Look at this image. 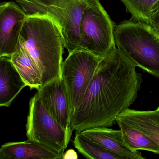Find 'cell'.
I'll list each match as a JSON object with an SVG mask.
<instances>
[{"mask_svg":"<svg viewBox=\"0 0 159 159\" xmlns=\"http://www.w3.org/2000/svg\"><path fill=\"white\" fill-rule=\"evenodd\" d=\"M80 132L104 149L119 156L121 159H145L140 152L127 145L120 130H113L107 127H95Z\"/></svg>","mask_w":159,"mask_h":159,"instance_id":"obj_10","label":"cell"},{"mask_svg":"<svg viewBox=\"0 0 159 159\" xmlns=\"http://www.w3.org/2000/svg\"><path fill=\"white\" fill-rule=\"evenodd\" d=\"M78 151L87 159H121L120 157L104 149L99 145L77 132L73 141Z\"/></svg>","mask_w":159,"mask_h":159,"instance_id":"obj_16","label":"cell"},{"mask_svg":"<svg viewBox=\"0 0 159 159\" xmlns=\"http://www.w3.org/2000/svg\"><path fill=\"white\" fill-rule=\"evenodd\" d=\"M157 109L159 110V106L158 107V108H157Z\"/></svg>","mask_w":159,"mask_h":159,"instance_id":"obj_21","label":"cell"},{"mask_svg":"<svg viewBox=\"0 0 159 159\" xmlns=\"http://www.w3.org/2000/svg\"><path fill=\"white\" fill-rule=\"evenodd\" d=\"M115 26L99 0H88L80 25V49L99 57L107 55L116 47Z\"/></svg>","mask_w":159,"mask_h":159,"instance_id":"obj_5","label":"cell"},{"mask_svg":"<svg viewBox=\"0 0 159 159\" xmlns=\"http://www.w3.org/2000/svg\"><path fill=\"white\" fill-rule=\"evenodd\" d=\"M19 45L39 66L42 85L60 77L65 47L60 28L51 17L27 15L20 31Z\"/></svg>","mask_w":159,"mask_h":159,"instance_id":"obj_2","label":"cell"},{"mask_svg":"<svg viewBox=\"0 0 159 159\" xmlns=\"http://www.w3.org/2000/svg\"><path fill=\"white\" fill-rule=\"evenodd\" d=\"M159 0H121L132 18L149 25L152 10Z\"/></svg>","mask_w":159,"mask_h":159,"instance_id":"obj_17","label":"cell"},{"mask_svg":"<svg viewBox=\"0 0 159 159\" xmlns=\"http://www.w3.org/2000/svg\"><path fill=\"white\" fill-rule=\"evenodd\" d=\"M153 29L155 34H156L157 37L159 38V28H153Z\"/></svg>","mask_w":159,"mask_h":159,"instance_id":"obj_20","label":"cell"},{"mask_svg":"<svg viewBox=\"0 0 159 159\" xmlns=\"http://www.w3.org/2000/svg\"><path fill=\"white\" fill-rule=\"evenodd\" d=\"M102 57L80 49L69 53L63 61L61 76L67 92L71 116L81 103Z\"/></svg>","mask_w":159,"mask_h":159,"instance_id":"obj_6","label":"cell"},{"mask_svg":"<svg viewBox=\"0 0 159 159\" xmlns=\"http://www.w3.org/2000/svg\"><path fill=\"white\" fill-rule=\"evenodd\" d=\"M116 120L140 131L159 145V110L138 111L128 108L118 115Z\"/></svg>","mask_w":159,"mask_h":159,"instance_id":"obj_13","label":"cell"},{"mask_svg":"<svg viewBox=\"0 0 159 159\" xmlns=\"http://www.w3.org/2000/svg\"><path fill=\"white\" fill-rule=\"evenodd\" d=\"M27 15L14 2L0 5V57H11L19 48V35Z\"/></svg>","mask_w":159,"mask_h":159,"instance_id":"obj_8","label":"cell"},{"mask_svg":"<svg viewBox=\"0 0 159 159\" xmlns=\"http://www.w3.org/2000/svg\"><path fill=\"white\" fill-rule=\"evenodd\" d=\"M37 91L43 104L54 119L65 130L72 134L69 99L61 75Z\"/></svg>","mask_w":159,"mask_h":159,"instance_id":"obj_9","label":"cell"},{"mask_svg":"<svg viewBox=\"0 0 159 159\" xmlns=\"http://www.w3.org/2000/svg\"><path fill=\"white\" fill-rule=\"evenodd\" d=\"M159 11V1L157 2L156 4H155L154 7H153V10H152V12H153V14Z\"/></svg>","mask_w":159,"mask_h":159,"instance_id":"obj_19","label":"cell"},{"mask_svg":"<svg viewBox=\"0 0 159 159\" xmlns=\"http://www.w3.org/2000/svg\"><path fill=\"white\" fill-rule=\"evenodd\" d=\"M26 86L10 57H0V106L10 107Z\"/></svg>","mask_w":159,"mask_h":159,"instance_id":"obj_12","label":"cell"},{"mask_svg":"<svg viewBox=\"0 0 159 159\" xmlns=\"http://www.w3.org/2000/svg\"><path fill=\"white\" fill-rule=\"evenodd\" d=\"M136 67L116 47L102 57L81 103L71 115L72 131L112 126L137 97L143 80Z\"/></svg>","mask_w":159,"mask_h":159,"instance_id":"obj_1","label":"cell"},{"mask_svg":"<svg viewBox=\"0 0 159 159\" xmlns=\"http://www.w3.org/2000/svg\"><path fill=\"white\" fill-rule=\"evenodd\" d=\"M149 25L153 28H159V11L152 15Z\"/></svg>","mask_w":159,"mask_h":159,"instance_id":"obj_18","label":"cell"},{"mask_svg":"<svg viewBox=\"0 0 159 159\" xmlns=\"http://www.w3.org/2000/svg\"><path fill=\"white\" fill-rule=\"evenodd\" d=\"M64 154L30 139L23 142L5 143L0 149V159H63Z\"/></svg>","mask_w":159,"mask_h":159,"instance_id":"obj_11","label":"cell"},{"mask_svg":"<svg viewBox=\"0 0 159 159\" xmlns=\"http://www.w3.org/2000/svg\"><path fill=\"white\" fill-rule=\"evenodd\" d=\"M116 122L121 131L125 141L129 147L137 150H143L159 154V145L150 138L122 122Z\"/></svg>","mask_w":159,"mask_h":159,"instance_id":"obj_15","label":"cell"},{"mask_svg":"<svg viewBox=\"0 0 159 159\" xmlns=\"http://www.w3.org/2000/svg\"><path fill=\"white\" fill-rule=\"evenodd\" d=\"M26 128L28 139L38 141L62 153L72 135V133L65 130L54 119L37 93L30 100Z\"/></svg>","mask_w":159,"mask_h":159,"instance_id":"obj_7","label":"cell"},{"mask_svg":"<svg viewBox=\"0 0 159 159\" xmlns=\"http://www.w3.org/2000/svg\"><path fill=\"white\" fill-rule=\"evenodd\" d=\"M27 15L50 16L58 25L69 53L80 49V27L88 0H15Z\"/></svg>","mask_w":159,"mask_h":159,"instance_id":"obj_4","label":"cell"},{"mask_svg":"<svg viewBox=\"0 0 159 159\" xmlns=\"http://www.w3.org/2000/svg\"><path fill=\"white\" fill-rule=\"evenodd\" d=\"M10 57L21 77L31 90H38L42 86L40 70L25 48L19 46L17 52Z\"/></svg>","mask_w":159,"mask_h":159,"instance_id":"obj_14","label":"cell"},{"mask_svg":"<svg viewBox=\"0 0 159 159\" xmlns=\"http://www.w3.org/2000/svg\"><path fill=\"white\" fill-rule=\"evenodd\" d=\"M114 39L137 67L159 78V38L150 25L132 18L125 20L115 26Z\"/></svg>","mask_w":159,"mask_h":159,"instance_id":"obj_3","label":"cell"}]
</instances>
